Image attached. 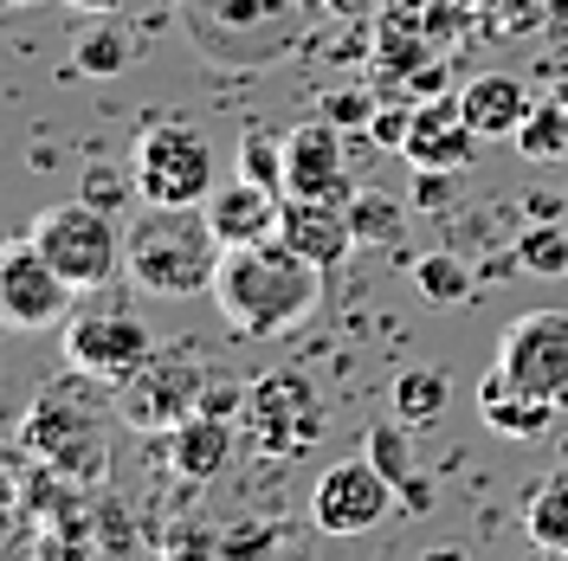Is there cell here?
I'll list each match as a JSON object with an SVG mask.
<instances>
[{
	"label": "cell",
	"instance_id": "cell-1",
	"mask_svg": "<svg viewBox=\"0 0 568 561\" xmlns=\"http://www.w3.org/2000/svg\"><path fill=\"white\" fill-rule=\"evenodd\" d=\"M213 304L240 336H284L323 304V272L284 233L226 246L213 272Z\"/></svg>",
	"mask_w": 568,
	"mask_h": 561
},
{
	"label": "cell",
	"instance_id": "cell-2",
	"mask_svg": "<svg viewBox=\"0 0 568 561\" xmlns=\"http://www.w3.org/2000/svg\"><path fill=\"white\" fill-rule=\"evenodd\" d=\"M220 233H213L207 207H155L123 226V278L142 297H207L213 272H220Z\"/></svg>",
	"mask_w": 568,
	"mask_h": 561
},
{
	"label": "cell",
	"instance_id": "cell-3",
	"mask_svg": "<svg viewBox=\"0 0 568 561\" xmlns=\"http://www.w3.org/2000/svg\"><path fill=\"white\" fill-rule=\"evenodd\" d=\"M20 452L65 471L78 484H104L110 478V420H104V381L78 375L39 387V400L20 420Z\"/></svg>",
	"mask_w": 568,
	"mask_h": 561
},
{
	"label": "cell",
	"instance_id": "cell-4",
	"mask_svg": "<svg viewBox=\"0 0 568 561\" xmlns=\"http://www.w3.org/2000/svg\"><path fill=\"white\" fill-rule=\"evenodd\" d=\"M175 20L220 71H258L304 39V0H175Z\"/></svg>",
	"mask_w": 568,
	"mask_h": 561
},
{
	"label": "cell",
	"instance_id": "cell-5",
	"mask_svg": "<svg viewBox=\"0 0 568 561\" xmlns=\"http://www.w3.org/2000/svg\"><path fill=\"white\" fill-rule=\"evenodd\" d=\"M130 169H136V194L155 201V207H201L213 194V149L181 116L142 123L136 149H130Z\"/></svg>",
	"mask_w": 568,
	"mask_h": 561
},
{
	"label": "cell",
	"instance_id": "cell-6",
	"mask_svg": "<svg viewBox=\"0 0 568 561\" xmlns=\"http://www.w3.org/2000/svg\"><path fill=\"white\" fill-rule=\"evenodd\" d=\"M33 239H39V252L78 284V290H104V284L123 272V226H116V213L110 207H91L84 194L39 213Z\"/></svg>",
	"mask_w": 568,
	"mask_h": 561
},
{
	"label": "cell",
	"instance_id": "cell-7",
	"mask_svg": "<svg viewBox=\"0 0 568 561\" xmlns=\"http://www.w3.org/2000/svg\"><path fill=\"white\" fill-rule=\"evenodd\" d=\"M240 420H246V439L265 458H304L323 439L329 414H323L311 375L278 368V375H265V381L246 387V414H240Z\"/></svg>",
	"mask_w": 568,
	"mask_h": 561
},
{
	"label": "cell",
	"instance_id": "cell-8",
	"mask_svg": "<svg viewBox=\"0 0 568 561\" xmlns=\"http://www.w3.org/2000/svg\"><path fill=\"white\" fill-rule=\"evenodd\" d=\"M71 297H78V284L39 252L33 233L0 246V329L39 336V329H52V323L71 316Z\"/></svg>",
	"mask_w": 568,
	"mask_h": 561
},
{
	"label": "cell",
	"instance_id": "cell-9",
	"mask_svg": "<svg viewBox=\"0 0 568 561\" xmlns=\"http://www.w3.org/2000/svg\"><path fill=\"white\" fill-rule=\"evenodd\" d=\"M201 387H207V368L201 361H187V355H149L136 375L123 387H110L116 394V414L136 426L142 439H169L187 414H201Z\"/></svg>",
	"mask_w": 568,
	"mask_h": 561
},
{
	"label": "cell",
	"instance_id": "cell-10",
	"mask_svg": "<svg viewBox=\"0 0 568 561\" xmlns=\"http://www.w3.org/2000/svg\"><path fill=\"white\" fill-rule=\"evenodd\" d=\"M497 368L524 387V394L568 407V310L510 316L504 336H497Z\"/></svg>",
	"mask_w": 568,
	"mask_h": 561
},
{
	"label": "cell",
	"instance_id": "cell-11",
	"mask_svg": "<svg viewBox=\"0 0 568 561\" xmlns=\"http://www.w3.org/2000/svg\"><path fill=\"white\" fill-rule=\"evenodd\" d=\"M155 355V329L130 310H91V316H65V361L78 375L104 387H123L142 361Z\"/></svg>",
	"mask_w": 568,
	"mask_h": 561
},
{
	"label": "cell",
	"instance_id": "cell-12",
	"mask_svg": "<svg viewBox=\"0 0 568 561\" xmlns=\"http://www.w3.org/2000/svg\"><path fill=\"white\" fill-rule=\"evenodd\" d=\"M400 510V497L394 484L375 471V458H343V465H329L317 478V491H311V523L323 536H362V529H375L382 517Z\"/></svg>",
	"mask_w": 568,
	"mask_h": 561
},
{
	"label": "cell",
	"instance_id": "cell-13",
	"mask_svg": "<svg viewBox=\"0 0 568 561\" xmlns=\"http://www.w3.org/2000/svg\"><path fill=\"white\" fill-rule=\"evenodd\" d=\"M349 142L329 116H311L284 136V194H311V201H349Z\"/></svg>",
	"mask_w": 568,
	"mask_h": 561
},
{
	"label": "cell",
	"instance_id": "cell-14",
	"mask_svg": "<svg viewBox=\"0 0 568 561\" xmlns=\"http://www.w3.org/2000/svg\"><path fill=\"white\" fill-rule=\"evenodd\" d=\"M414 104V130H407V169H471L478 162V130L465 123V110H459V91L453 98H407Z\"/></svg>",
	"mask_w": 568,
	"mask_h": 561
},
{
	"label": "cell",
	"instance_id": "cell-15",
	"mask_svg": "<svg viewBox=\"0 0 568 561\" xmlns=\"http://www.w3.org/2000/svg\"><path fill=\"white\" fill-rule=\"evenodd\" d=\"M284 239L304 252L317 272H336L355 252L349 201H311V194H284Z\"/></svg>",
	"mask_w": 568,
	"mask_h": 561
},
{
	"label": "cell",
	"instance_id": "cell-16",
	"mask_svg": "<svg viewBox=\"0 0 568 561\" xmlns=\"http://www.w3.org/2000/svg\"><path fill=\"white\" fill-rule=\"evenodd\" d=\"M201 207H207L220 246H252V239L284 233V194H272V187H258V181H246V175L226 181V187H213Z\"/></svg>",
	"mask_w": 568,
	"mask_h": 561
},
{
	"label": "cell",
	"instance_id": "cell-17",
	"mask_svg": "<svg viewBox=\"0 0 568 561\" xmlns=\"http://www.w3.org/2000/svg\"><path fill=\"white\" fill-rule=\"evenodd\" d=\"M459 110L465 123L478 130L485 142H504L524 130V116H530V91H524V78H510V71H485V78H471L459 91Z\"/></svg>",
	"mask_w": 568,
	"mask_h": 561
},
{
	"label": "cell",
	"instance_id": "cell-18",
	"mask_svg": "<svg viewBox=\"0 0 568 561\" xmlns=\"http://www.w3.org/2000/svg\"><path fill=\"white\" fill-rule=\"evenodd\" d=\"M226 465H233V420L187 414V420L169 432V471H175L181 484H213Z\"/></svg>",
	"mask_w": 568,
	"mask_h": 561
},
{
	"label": "cell",
	"instance_id": "cell-19",
	"mask_svg": "<svg viewBox=\"0 0 568 561\" xmlns=\"http://www.w3.org/2000/svg\"><path fill=\"white\" fill-rule=\"evenodd\" d=\"M471 394H478V420L491 426V432H504V439H536V432H549V420H556V400L524 394L497 361H491V375L471 387Z\"/></svg>",
	"mask_w": 568,
	"mask_h": 561
},
{
	"label": "cell",
	"instance_id": "cell-20",
	"mask_svg": "<svg viewBox=\"0 0 568 561\" xmlns=\"http://www.w3.org/2000/svg\"><path fill=\"white\" fill-rule=\"evenodd\" d=\"M136 59V33H123L110 13H91V27L71 39V71L84 78H123Z\"/></svg>",
	"mask_w": 568,
	"mask_h": 561
},
{
	"label": "cell",
	"instance_id": "cell-21",
	"mask_svg": "<svg viewBox=\"0 0 568 561\" xmlns=\"http://www.w3.org/2000/svg\"><path fill=\"white\" fill-rule=\"evenodd\" d=\"M524 536L549 555H568V465H556L542 484L524 497Z\"/></svg>",
	"mask_w": 568,
	"mask_h": 561
},
{
	"label": "cell",
	"instance_id": "cell-22",
	"mask_svg": "<svg viewBox=\"0 0 568 561\" xmlns=\"http://www.w3.org/2000/svg\"><path fill=\"white\" fill-rule=\"evenodd\" d=\"M349 226H355V246H400V233H407V201H394L382 187H355Z\"/></svg>",
	"mask_w": 568,
	"mask_h": 561
},
{
	"label": "cell",
	"instance_id": "cell-23",
	"mask_svg": "<svg viewBox=\"0 0 568 561\" xmlns=\"http://www.w3.org/2000/svg\"><path fill=\"white\" fill-rule=\"evenodd\" d=\"M362 452L375 458V471L394 484V497H400V484H414V478H420V465H414V432H407L400 414L368 426V432H362Z\"/></svg>",
	"mask_w": 568,
	"mask_h": 561
},
{
	"label": "cell",
	"instance_id": "cell-24",
	"mask_svg": "<svg viewBox=\"0 0 568 561\" xmlns=\"http://www.w3.org/2000/svg\"><path fill=\"white\" fill-rule=\"evenodd\" d=\"M446 407H453V381H446L439 368H407V375L394 381V414L407 426H433Z\"/></svg>",
	"mask_w": 568,
	"mask_h": 561
},
{
	"label": "cell",
	"instance_id": "cell-25",
	"mask_svg": "<svg viewBox=\"0 0 568 561\" xmlns=\"http://www.w3.org/2000/svg\"><path fill=\"white\" fill-rule=\"evenodd\" d=\"M414 284H420V297L426 304H465L471 297V265H465L459 252H420L414 258Z\"/></svg>",
	"mask_w": 568,
	"mask_h": 561
},
{
	"label": "cell",
	"instance_id": "cell-26",
	"mask_svg": "<svg viewBox=\"0 0 568 561\" xmlns=\"http://www.w3.org/2000/svg\"><path fill=\"white\" fill-rule=\"evenodd\" d=\"M517 155H530V162H556L568 155V104L562 98H549V104H536L524 116V130H517Z\"/></svg>",
	"mask_w": 568,
	"mask_h": 561
},
{
	"label": "cell",
	"instance_id": "cell-27",
	"mask_svg": "<svg viewBox=\"0 0 568 561\" xmlns=\"http://www.w3.org/2000/svg\"><path fill=\"white\" fill-rule=\"evenodd\" d=\"M91 549H104V555H136L142 549L136 523H130V503L116 491H104V484H98V503H91Z\"/></svg>",
	"mask_w": 568,
	"mask_h": 561
},
{
	"label": "cell",
	"instance_id": "cell-28",
	"mask_svg": "<svg viewBox=\"0 0 568 561\" xmlns=\"http://www.w3.org/2000/svg\"><path fill=\"white\" fill-rule=\"evenodd\" d=\"M517 265L536 272V278H562V272H568V226L536 220L530 233H517Z\"/></svg>",
	"mask_w": 568,
	"mask_h": 561
},
{
	"label": "cell",
	"instance_id": "cell-29",
	"mask_svg": "<svg viewBox=\"0 0 568 561\" xmlns=\"http://www.w3.org/2000/svg\"><path fill=\"white\" fill-rule=\"evenodd\" d=\"M240 175L258 181V187H272V194H284V142L265 136V130H246L240 136Z\"/></svg>",
	"mask_w": 568,
	"mask_h": 561
},
{
	"label": "cell",
	"instance_id": "cell-30",
	"mask_svg": "<svg viewBox=\"0 0 568 561\" xmlns=\"http://www.w3.org/2000/svg\"><path fill=\"white\" fill-rule=\"evenodd\" d=\"M278 542H284V529H278V523H233V529H220V555H226V561L272 555Z\"/></svg>",
	"mask_w": 568,
	"mask_h": 561
},
{
	"label": "cell",
	"instance_id": "cell-31",
	"mask_svg": "<svg viewBox=\"0 0 568 561\" xmlns=\"http://www.w3.org/2000/svg\"><path fill=\"white\" fill-rule=\"evenodd\" d=\"M317 116H329L343 136H355V130H368V123H375V98H362V91H329Z\"/></svg>",
	"mask_w": 568,
	"mask_h": 561
},
{
	"label": "cell",
	"instance_id": "cell-32",
	"mask_svg": "<svg viewBox=\"0 0 568 561\" xmlns=\"http://www.w3.org/2000/svg\"><path fill=\"white\" fill-rule=\"evenodd\" d=\"M246 387H252V381L207 375V387H201V414H213V420H240V414H246Z\"/></svg>",
	"mask_w": 568,
	"mask_h": 561
},
{
	"label": "cell",
	"instance_id": "cell-33",
	"mask_svg": "<svg viewBox=\"0 0 568 561\" xmlns=\"http://www.w3.org/2000/svg\"><path fill=\"white\" fill-rule=\"evenodd\" d=\"M162 555H220V529H201V523H175L155 536Z\"/></svg>",
	"mask_w": 568,
	"mask_h": 561
},
{
	"label": "cell",
	"instance_id": "cell-34",
	"mask_svg": "<svg viewBox=\"0 0 568 561\" xmlns=\"http://www.w3.org/2000/svg\"><path fill=\"white\" fill-rule=\"evenodd\" d=\"M123 187H136V169H130V175H116V169H84V187H78V194H84V201H91V207H123Z\"/></svg>",
	"mask_w": 568,
	"mask_h": 561
},
{
	"label": "cell",
	"instance_id": "cell-35",
	"mask_svg": "<svg viewBox=\"0 0 568 561\" xmlns=\"http://www.w3.org/2000/svg\"><path fill=\"white\" fill-rule=\"evenodd\" d=\"M420 213H446L453 207V169H414V194H407Z\"/></svg>",
	"mask_w": 568,
	"mask_h": 561
},
{
	"label": "cell",
	"instance_id": "cell-36",
	"mask_svg": "<svg viewBox=\"0 0 568 561\" xmlns=\"http://www.w3.org/2000/svg\"><path fill=\"white\" fill-rule=\"evenodd\" d=\"M407 130H414V104H394V110H375V123H368V136H375V149H407Z\"/></svg>",
	"mask_w": 568,
	"mask_h": 561
},
{
	"label": "cell",
	"instance_id": "cell-37",
	"mask_svg": "<svg viewBox=\"0 0 568 561\" xmlns=\"http://www.w3.org/2000/svg\"><path fill=\"white\" fill-rule=\"evenodd\" d=\"M13 517H27V503H20V478L0 471V542L13 536Z\"/></svg>",
	"mask_w": 568,
	"mask_h": 561
},
{
	"label": "cell",
	"instance_id": "cell-38",
	"mask_svg": "<svg viewBox=\"0 0 568 561\" xmlns=\"http://www.w3.org/2000/svg\"><path fill=\"white\" fill-rule=\"evenodd\" d=\"M400 510H407V517H426V510H433V484H426V478L400 484Z\"/></svg>",
	"mask_w": 568,
	"mask_h": 561
},
{
	"label": "cell",
	"instance_id": "cell-39",
	"mask_svg": "<svg viewBox=\"0 0 568 561\" xmlns=\"http://www.w3.org/2000/svg\"><path fill=\"white\" fill-rule=\"evenodd\" d=\"M439 84H446V78H439V65H426L420 78H407V91H414V98H433Z\"/></svg>",
	"mask_w": 568,
	"mask_h": 561
},
{
	"label": "cell",
	"instance_id": "cell-40",
	"mask_svg": "<svg viewBox=\"0 0 568 561\" xmlns=\"http://www.w3.org/2000/svg\"><path fill=\"white\" fill-rule=\"evenodd\" d=\"M65 7H78V13H116L123 0H65Z\"/></svg>",
	"mask_w": 568,
	"mask_h": 561
},
{
	"label": "cell",
	"instance_id": "cell-41",
	"mask_svg": "<svg viewBox=\"0 0 568 561\" xmlns=\"http://www.w3.org/2000/svg\"><path fill=\"white\" fill-rule=\"evenodd\" d=\"M530 213L536 220H556V194H530Z\"/></svg>",
	"mask_w": 568,
	"mask_h": 561
},
{
	"label": "cell",
	"instance_id": "cell-42",
	"mask_svg": "<svg viewBox=\"0 0 568 561\" xmlns=\"http://www.w3.org/2000/svg\"><path fill=\"white\" fill-rule=\"evenodd\" d=\"M0 7H39V0H0Z\"/></svg>",
	"mask_w": 568,
	"mask_h": 561
}]
</instances>
